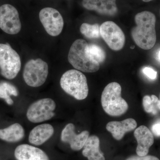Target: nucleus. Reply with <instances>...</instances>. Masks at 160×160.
Returning a JSON list of instances; mask_svg holds the SVG:
<instances>
[{"mask_svg":"<svg viewBox=\"0 0 160 160\" xmlns=\"http://www.w3.org/2000/svg\"><path fill=\"white\" fill-rule=\"evenodd\" d=\"M135 22L136 26L132 29L131 32L132 39L141 49H151L157 40L155 15L151 12H142L136 15Z\"/></svg>","mask_w":160,"mask_h":160,"instance_id":"f257e3e1","label":"nucleus"},{"mask_svg":"<svg viewBox=\"0 0 160 160\" xmlns=\"http://www.w3.org/2000/svg\"><path fill=\"white\" fill-rule=\"evenodd\" d=\"M72 66L78 70L94 72L100 69V64L91 57L88 52V44L85 40L79 39L72 43L68 55Z\"/></svg>","mask_w":160,"mask_h":160,"instance_id":"f03ea898","label":"nucleus"},{"mask_svg":"<svg viewBox=\"0 0 160 160\" xmlns=\"http://www.w3.org/2000/svg\"><path fill=\"white\" fill-rule=\"evenodd\" d=\"M101 103L107 114L118 117L125 114L128 109V104L122 97V87L116 82L109 83L102 93Z\"/></svg>","mask_w":160,"mask_h":160,"instance_id":"7ed1b4c3","label":"nucleus"},{"mask_svg":"<svg viewBox=\"0 0 160 160\" xmlns=\"http://www.w3.org/2000/svg\"><path fill=\"white\" fill-rule=\"evenodd\" d=\"M60 85L66 93L77 100H84L88 96L87 79L79 70L71 69L66 72L61 77Z\"/></svg>","mask_w":160,"mask_h":160,"instance_id":"20e7f679","label":"nucleus"},{"mask_svg":"<svg viewBox=\"0 0 160 160\" xmlns=\"http://www.w3.org/2000/svg\"><path fill=\"white\" fill-rule=\"evenodd\" d=\"M21 68V58L17 52L9 45L0 44L1 74L8 79H13L16 77Z\"/></svg>","mask_w":160,"mask_h":160,"instance_id":"39448f33","label":"nucleus"},{"mask_svg":"<svg viewBox=\"0 0 160 160\" xmlns=\"http://www.w3.org/2000/svg\"><path fill=\"white\" fill-rule=\"evenodd\" d=\"M48 73L49 67L46 62L40 58L32 59L25 65L23 78L28 86L38 87L46 82Z\"/></svg>","mask_w":160,"mask_h":160,"instance_id":"423d86ee","label":"nucleus"},{"mask_svg":"<svg viewBox=\"0 0 160 160\" xmlns=\"http://www.w3.org/2000/svg\"><path fill=\"white\" fill-rule=\"evenodd\" d=\"M56 105L51 98L38 100L31 104L27 110V118L32 123H38L51 119L54 116Z\"/></svg>","mask_w":160,"mask_h":160,"instance_id":"0eeeda50","label":"nucleus"},{"mask_svg":"<svg viewBox=\"0 0 160 160\" xmlns=\"http://www.w3.org/2000/svg\"><path fill=\"white\" fill-rule=\"evenodd\" d=\"M100 34L106 44L112 50L119 51L126 42L125 34L114 22L107 21L100 26Z\"/></svg>","mask_w":160,"mask_h":160,"instance_id":"6e6552de","label":"nucleus"},{"mask_svg":"<svg viewBox=\"0 0 160 160\" xmlns=\"http://www.w3.org/2000/svg\"><path fill=\"white\" fill-rule=\"evenodd\" d=\"M0 28L8 34H18L22 28L17 9L9 4L0 6Z\"/></svg>","mask_w":160,"mask_h":160,"instance_id":"1a4fd4ad","label":"nucleus"},{"mask_svg":"<svg viewBox=\"0 0 160 160\" xmlns=\"http://www.w3.org/2000/svg\"><path fill=\"white\" fill-rule=\"evenodd\" d=\"M39 19L46 32L51 36H58L64 27V20L57 9L50 7L42 9L39 12Z\"/></svg>","mask_w":160,"mask_h":160,"instance_id":"9d476101","label":"nucleus"},{"mask_svg":"<svg viewBox=\"0 0 160 160\" xmlns=\"http://www.w3.org/2000/svg\"><path fill=\"white\" fill-rule=\"evenodd\" d=\"M89 132L85 130L78 134L75 131V126L72 123L67 124L61 133V140L69 143L70 148L74 151H79L82 149L89 137Z\"/></svg>","mask_w":160,"mask_h":160,"instance_id":"9b49d317","label":"nucleus"},{"mask_svg":"<svg viewBox=\"0 0 160 160\" xmlns=\"http://www.w3.org/2000/svg\"><path fill=\"white\" fill-rule=\"evenodd\" d=\"M82 4L85 9L102 15L113 17L118 12L116 0H83Z\"/></svg>","mask_w":160,"mask_h":160,"instance_id":"f8f14e48","label":"nucleus"},{"mask_svg":"<svg viewBox=\"0 0 160 160\" xmlns=\"http://www.w3.org/2000/svg\"><path fill=\"white\" fill-rule=\"evenodd\" d=\"M134 135L138 142L136 149L138 155H147L149 148L154 143V137L152 132L146 126H141L135 129Z\"/></svg>","mask_w":160,"mask_h":160,"instance_id":"ddd939ff","label":"nucleus"},{"mask_svg":"<svg viewBox=\"0 0 160 160\" xmlns=\"http://www.w3.org/2000/svg\"><path fill=\"white\" fill-rule=\"evenodd\" d=\"M137 123L134 119L127 118L121 122L112 121L106 125V129L111 132L113 138L119 141L122 139L126 132L136 128Z\"/></svg>","mask_w":160,"mask_h":160,"instance_id":"4468645a","label":"nucleus"},{"mask_svg":"<svg viewBox=\"0 0 160 160\" xmlns=\"http://www.w3.org/2000/svg\"><path fill=\"white\" fill-rule=\"evenodd\" d=\"M14 155L18 160H49L45 152L27 144L18 146L15 150Z\"/></svg>","mask_w":160,"mask_h":160,"instance_id":"2eb2a0df","label":"nucleus"},{"mask_svg":"<svg viewBox=\"0 0 160 160\" xmlns=\"http://www.w3.org/2000/svg\"><path fill=\"white\" fill-rule=\"evenodd\" d=\"M53 133L54 129L50 124H41L36 126L30 132L29 141L33 145L40 146L50 138Z\"/></svg>","mask_w":160,"mask_h":160,"instance_id":"dca6fc26","label":"nucleus"},{"mask_svg":"<svg viewBox=\"0 0 160 160\" xmlns=\"http://www.w3.org/2000/svg\"><path fill=\"white\" fill-rule=\"evenodd\" d=\"M82 154L88 160H105L100 150V140L96 136L89 137L83 147Z\"/></svg>","mask_w":160,"mask_h":160,"instance_id":"f3484780","label":"nucleus"},{"mask_svg":"<svg viewBox=\"0 0 160 160\" xmlns=\"http://www.w3.org/2000/svg\"><path fill=\"white\" fill-rule=\"evenodd\" d=\"M24 136L25 130L19 123H15L5 129H0V139L9 142H18Z\"/></svg>","mask_w":160,"mask_h":160,"instance_id":"a211bd4d","label":"nucleus"},{"mask_svg":"<svg viewBox=\"0 0 160 160\" xmlns=\"http://www.w3.org/2000/svg\"><path fill=\"white\" fill-rule=\"evenodd\" d=\"M18 95L17 89L12 84L5 82H0V98L5 99L8 105H11L13 103L10 96L16 97Z\"/></svg>","mask_w":160,"mask_h":160,"instance_id":"6ab92c4d","label":"nucleus"},{"mask_svg":"<svg viewBox=\"0 0 160 160\" xmlns=\"http://www.w3.org/2000/svg\"><path fill=\"white\" fill-rule=\"evenodd\" d=\"M100 28V26L98 24L91 25L83 23L80 27V32L87 38L94 39L99 38L101 37Z\"/></svg>","mask_w":160,"mask_h":160,"instance_id":"aec40b11","label":"nucleus"},{"mask_svg":"<svg viewBox=\"0 0 160 160\" xmlns=\"http://www.w3.org/2000/svg\"><path fill=\"white\" fill-rule=\"evenodd\" d=\"M158 99L154 95H146L143 98L142 104L144 110L147 113H151L156 115L158 113L157 103Z\"/></svg>","mask_w":160,"mask_h":160,"instance_id":"412c9836","label":"nucleus"},{"mask_svg":"<svg viewBox=\"0 0 160 160\" xmlns=\"http://www.w3.org/2000/svg\"><path fill=\"white\" fill-rule=\"evenodd\" d=\"M88 52L91 57L99 64L106 60V54L105 50L97 44H88Z\"/></svg>","mask_w":160,"mask_h":160,"instance_id":"4be33fe9","label":"nucleus"},{"mask_svg":"<svg viewBox=\"0 0 160 160\" xmlns=\"http://www.w3.org/2000/svg\"><path fill=\"white\" fill-rule=\"evenodd\" d=\"M142 72L150 79L155 80L157 78V72L149 67H145L142 69Z\"/></svg>","mask_w":160,"mask_h":160,"instance_id":"5701e85b","label":"nucleus"},{"mask_svg":"<svg viewBox=\"0 0 160 160\" xmlns=\"http://www.w3.org/2000/svg\"><path fill=\"white\" fill-rule=\"evenodd\" d=\"M126 160H160L158 158L153 156L146 155L144 156H132L128 158Z\"/></svg>","mask_w":160,"mask_h":160,"instance_id":"b1692460","label":"nucleus"},{"mask_svg":"<svg viewBox=\"0 0 160 160\" xmlns=\"http://www.w3.org/2000/svg\"><path fill=\"white\" fill-rule=\"evenodd\" d=\"M152 133L156 137H160V118L158 119L151 126Z\"/></svg>","mask_w":160,"mask_h":160,"instance_id":"393cba45","label":"nucleus"},{"mask_svg":"<svg viewBox=\"0 0 160 160\" xmlns=\"http://www.w3.org/2000/svg\"><path fill=\"white\" fill-rule=\"evenodd\" d=\"M157 107L158 109L160 110V100H159L157 103Z\"/></svg>","mask_w":160,"mask_h":160,"instance_id":"a878e982","label":"nucleus"},{"mask_svg":"<svg viewBox=\"0 0 160 160\" xmlns=\"http://www.w3.org/2000/svg\"><path fill=\"white\" fill-rule=\"evenodd\" d=\"M142 1L145 2H151L152 0H142Z\"/></svg>","mask_w":160,"mask_h":160,"instance_id":"bb28decb","label":"nucleus"},{"mask_svg":"<svg viewBox=\"0 0 160 160\" xmlns=\"http://www.w3.org/2000/svg\"><path fill=\"white\" fill-rule=\"evenodd\" d=\"M158 58H159V59L160 61V50L159 52H158Z\"/></svg>","mask_w":160,"mask_h":160,"instance_id":"cd10ccee","label":"nucleus"},{"mask_svg":"<svg viewBox=\"0 0 160 160\" xmlns=\"http://www.w3.org/2000/svg\"><path fill=\"white\" fill-rule=\"evenodd\" d=\"M130 48H131V49H134V46H131V47H130Z\"/></svg>","mask_w":160,"mask_h":160,"instance_id":"c85d7f7f","label":"nucleus"},{"mask_svg":"<svg viewBox=\"0 0 160 160\" xmlns=\"http://www.w3.org/2000/svg\"></svg>","mask_w":160,"mask_h":160,"instance_id":"c756f323","label":"nucleus"},{"mask_svg":"<svg viewBox=\"0 0 160 160\" xmlns=\"http://www.w3.org/2000/svg\"></svg>","mask_w":160,"mask_h":160,"instance_id":"7c9ffc66","label":"nucleus"}]
</instances>
